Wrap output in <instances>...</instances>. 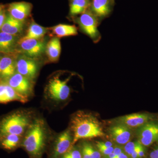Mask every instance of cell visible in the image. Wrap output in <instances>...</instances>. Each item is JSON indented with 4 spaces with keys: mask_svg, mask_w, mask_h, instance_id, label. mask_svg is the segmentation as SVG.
Here are the masks:
<instances>
[{
    "mask_svg": "<svg viewBox=\"0 0 158 158\" xmlns=\"http://www.w3.org/2000/svg\"><path fill=\"white\" fill-rule=\"evenodd\" d=\"M70 130L73 135V145L81 139H91L105 135L98 119L90 113L79 111L73 114L70 120Z\"/></svg>",
    "mask_w": 158,
    "mask_h": 158,
    "instance_id": "cell-1",
    "label": "cell"
},
{
    "mask_svg": "<svg viewBox=\"0 0 158 158\" xmlns=\"http://www.w3.org/2000/svg\"><path fill=\"white\" fill-rule=\"evenodd\" d=\"M50 135L44 119L35 117L24 135L22 145L31 156H39L43 152Z\"/></svg>",
    "mask_w": 158,
    "mask_h": 158,
    "instance_id": "cell-2",
    "label": "cell"
},
{
    "mask_svg": "<svg viewBox=\"0 0 158 158\" xmlns=\"http://www.w3.org/2000/svg\"><path fill=\"white\" fill-rule=\"evenodd\" d=\"M28 110H19L5 116L0 121V139L11 134L24 135L34 118Z\"/></svg>",
    "mask_w": 158,
    "mask_h": 158,
    "instance_id": "cell-3",
    "label": "cell"
},
{
    "mask_svg": "<svg viewBox=\"0 0 158 158\" xmlns=\"http://www.w3.org/2000/svg\"><path fill=\"white\" fill-rule=\"evenodd\" d=\"M70 77L63 78L61 73L54 74L49 79L46 85L44 97L46 99L55 105L66 101L70 96L71 90L68 83Z\"/></svg>",
    "mask_w": 158,
    "mask_h": 158,
    "instance_id": "cell-4",
    "label": "cell"
},
{
    "mask_svg": "<svg viewBox=\"0 0 158 158\" xmlns=\"http://www.w3.org/2000/svg\"><path fill=\"white\" fill-rule=\"evenodd\" d=\"M138 141L144 146H149L158 142V122H148L138 128Z\"/></svg>",
    "mask_w": 158,
    "mask_h": 158,
    "instance_id": "cell-5",
    "label": "cell"
},
{
    "mask_svg": "<svg viewBox=\"0 0 158 158\" xmlns=\"http://www.w3.org/2000/svg\"><path fill=\"white\" fill-rule=\"evenodd\" d=\"M7 84L21 95L29 98L33 94V81L16 72L8 80Z\"/></svg>",
    "mask_w": 158,
    "mask_h": 158,
    "instance_id": "cell-6",
    "label": "cell"
},
{
    "mask_svg": "<svg viewBox=\"0 0 158 158\" xmlns=\"http://www.w3.org/2000/svg\"><path fill=\"white\" fill-rule=\"evenodd\" d=\"M70 129L60 133L54 140L52 158H60L68 151L72 146L73 136Z\"/></svg>",
    "mask_w": 158,
    "mask_h": 158,
    "instance_id": "cell-7",
    "label": "cell"
},
{
    "mask_svg": "<svg viewBox=\"0 0 158 158\" xmlns=\"http://www.w3.org/2000/svg\"><path fill=\"white\" fill-rule=\"evenodd\" d=\"M16 72L33 81L37 77L38 65L32 58L23 56L16 60Z\"/></svg>",
    "mask_w": 158,
    "mask_h": 158,
    "instance_id": "cell-8",
    "label": "cell"
},
{
    "mask_svg": "<svg viewBox=\"0 0 158 158\" xmlns=\"http://www.w3.org/2000/svg\"><path fill=\"white\" fill-rule=\"evenodd\" d=\"M18 44L19 45L21 51L30 58L39 56L46 48L45 43L41 39L19 40Z\"/></svg>",
    "mask_w": 158,
    "mask_h": 158,
    "instance_id": "cell-9",
    "label": "cell"
},
{
    "mask_svg": "<svg viewBox=\"0 0 158 158\" xmlns=\"http://www.w3.org/2000/svg\"><path fill=\"white\" fill-rule=\"evenodd\" d=\"M78 21L82 30L89 37L94 39L97 36L98 22L96 15L86 11L81 15Z\"/></svg>",
    "mask_w": 158,
    "mask_h": 158,
    "instance_id": "cell-10",
    "label": "cell"
},
{
    "mask_svg": "<svg viewBox=\"0 0 158 158\" xmlns=\"http://www.w3.org/2000/svg\"><path fill=\"white\" fill-rule=\"evenodd\" d=\"M153 116L148 113H133L121 116L117 119V123L124 125L130 128H139L152 120Z\"/></svg>",
    "mask_w": 158,
    "mask_h": 158,
    "instance_id": "cell-11",
    "label": "cell"
},
{
    "mask_svg": "<svg viewBox=\"0 0 158 158\" xmlns=\"http://www.w3.org/2000/svg\"><path fill=\"white\" fill-rule=\"evenodd\" d=\"M29 98L17 93L7 83L0 82V103H7L10 102L18 101L25 103Z\"/></svg>",
    "mask_w": 158,
    "mask_h": 158,
    "instance_id": "cell-12",
    "label": "cell"
},
{
    "mask_svg": "<svg viewBox=\"0 0 158 158\" xmlns=\"http://www.w3.org/2000/svg\"><path fill=\"white\" fill-rule=\"evenodd\" d=\"M32 9L31 3L27 2H16L11 3L8 6V12L15 19L24 21L31 15Z\"/></svg>",
    "mask_w": 158,
    "mask_h": 158,
    "instance_id": "cell-13",
    "label": "cell"
},
{
    "mask_svg": "<svg viewBox=\"0 0 158 158\" xmlns=\"http://www.w3.org/2000/svg\"><path fill=\"white\" fill-rule=\"evenodd\" d=\"M109 132L114 141L119 144H126L131 137V128L120 123H117L111 127Z\"/></svg>",
    "mask_w": 158,
    "mask_h": 158,
    "instance_id": "cell-14",
    "label": "cell"
},
{
    "mask_svg": "<svg viewBox=\"0 0 158 158\" xmlns=\"http://www.w3.org/2000/svg\"><path fill=\"white\" fill-rule=\"evenodd\" d=\"M24 26V21L15 19L8 13L6 15V19L0 29L1 32L17 36L22 32Z\"/></svg>",
    "mask_w": 158,
    "mask_h": 158,
    "instance_id": "cell-15",
    "label": "cell"
},
{
    "mask_svg": "<svg viewBox=\"0 0 158 158\" xmlns=\"http://www.w3.org/2000/svg\"><path fill=\"white\" fill-rule=\"evenodd\" d=\"M18 42L17 36L0 32V53L13 55Z\"/></svg>",
    "mask_w": 158,
    "mask_h": 158,
    "instance_id": "cell-16",
    "label": "cell"
},
{
    "mask_svg": "<svg viewBox=\"0 0 158 158\" xmlns=\"http://www.w3.org/2000/svg\"><path fill=\"white\" fill-rule=\"evenodd\" d=\"M10 55H6L0 59V77L7 81L16 72V60Z\"/></svg>",
    "mask_w": 158,
    "mask_h": 158,
    "instance_id": "cell-17",
    "label": "cell"
},
{
    "mask_svg": "<svg viewBox=\"0 0 158 158\" xmlns=\"http://www.w3.org/2000/svg\"><path fill=\"white\" fill-rule=\"evenodd\" d=\"M59 37L52 38L46 46V52L48 60L51 62L58 61L61 53V43Z\"/></svg>",
    "mask_w": 158,
    "mask_h": 158,
    "instance_id": "cell-18",
    "label": "cell"
},
{
    "mask_svg": "<svg viewBox=\"0 0 158 158\" xmlns=\"http://www.w3.org/2000/svg\"><path fill=\"white\" fill-rule=\"evenodd\" d=\"M51 29L56 37L59 38L74 36L78 34L77 29L75 25L60 24L53 27Z\"/></svg>",
    "mask_w": 158,
    "mask_h": 158,
    "instance_id": "cell-19",
    "label": "cell"
},
{
    "mask_svg": "<svg viewBox=\"0 0 158 158\" xmlns=\"http://www.w3.org/2000/svg\"><path fill=\"white\" fill-rule=\"evenodd\" d=\"M47 32L45 28L41 27L35 23H33L29 27L25 36H24L20 40L33 39H40L45 35Z\"/></svg>",
    "mask_w": 158,
    "mask_h": 158,
    "instance_id": "cell-20",
    "label": "cell"
},
{
    "mask_svg": "<svg viewBox=\"0 0 158 158\" xmlns=\"http://www.w3.org/2000/svg\"><path fill=\"white\" fill-rule=\"evenodd\" d=\"M92 7L96 16L99 17L106 16L110 12V0H93Z\"/></svg>",
    "mask_w": 158,
    "mask_h": 158,
    "instance_id": "cell-21",
    "label": "cell"
},
{
    "mask_svg": "<svg viewBox=\"0 0 158 158\" xmlns=\"http://www.w3.org/2000/svg\"><path fill=\"white\" fill-rule=\"evenodd\" d=\"M23 135L11 134L0 139L1 145L4 149L11 150L16 148L22 141Z\"/></svg>",
    "mask_w": 158,
    "mask_h": 158,
    "instance_id": "cell-22",
    "label": "cell"
},
{
    "mask_svg": "<svg viewBox=\"0 0 158 158\" xmlns=\"http://www.w3.org/2000/svg\"><path fill=\"white\" fill-rule=\"evenodd\" d=\"M90 5L89 0H73L70 6V14L76 15L83 14L87 11Z\"/></svg>",
    "mask_w": 158,
    "mask_h": 158,
    "instance_id": "cell-23",
    "label": "cell"
},
{
    "mask_svg": "<svg viewBox=\"0 0 158 158\" xmlns=\"http://www.w3.org/2000/svg\"><path fill=\"white\" fill-rule=\"evenodd\" d=\"M140 142L139 141H129L125 144L124 150L125 153L128 156H131L135 149L139 146Z\"/></svg>",
    "mask_w": 158,
    "mask_h": 158,
    "instance_id": "cell-24",
    "label": "cell"
},
{
    "mask_svg": "<svg viewBox=\"0 0 158 158\" xmlns=\"http://www.w3.org/2000/svg\"><path fill=\"white\" fill-rule=\"evenodd\" d=\"M83 147L88 152L91 158H101L100 153L94 149L90 144L87 143H84Z\"/></svg>",
    "mask_w": 158,
    "mask_h": 158,
    "instance_id": "cell-25",
    "label": "cell"
},
{
    "mask_svg": "<svg viewBox=\"0 0 158 158\" xmlns=\"http://www.w3.org/2000/svg\"><path fill=\"white\" fill-rule=\"evenodd\" d=\"M60 158H82V155L78 150L72 148L69 149Z\"/></svg>",
    "mask_w": 158,
    "mask_h": 158,
    "instance_id": "cell-26",
    "label": "cell"
},
{
    "mask_svg": "<svg viewBox=\"0 0 158 158\" xmlns=\"http://www.w3.org/2000/svg\"><path fill=\"white\" fill-rule=\"evenodd\" d=\"M97 147L99 150L100 152L106 156L111 153L113 152L114 149V147L113 146L109 148L101 147V146H97Z\"/></svg>",
    "mask_w": 158,
    "mask_h": 158,
    "instance_id": "cell-27",
    "label": "cell"
},
{
    "mask_svg": "<svg viewBox=\"0 0 158 158\" xmlns=\"http://www.w3.org/2000/svg\"><path fill=\"white\" fill-rule=\"evenodd\" d=\"M97 146H101V147L109 148L113 146V144L110 141L106 142H100L98 141L96 143Z\"/></svg>",
    "mask_w": 158,
    "mask_h": 158,
    "instance_id": "cell-28",
    "label": "cell"
},
{
    "mask_svg": "<svg viewBox=\"0 0 158 158\" xmlns=\"http://www.w3.org/2000/svg\"><path fill=\"white\" fill-rule=\"evenodd\" d=\"M6 11L5 9H3L0 12V29L2 27L3 24L4 23V21L6 19Z\"/></svg>",
    "mask_w": 158,
    "mask_h": 158,
    "instance_id": "cell-29",
    "label": "cell"
},
{
    "mask_svg": "<svg viewBox=\"0 0 158 158\" xmlns=\"http://www.w3.org/2000/svg\"><path fill=\"white\" fill-rule=\"evenodd\" d=\"M150 158H158V145L152 151L149 155Z\"/></svg>",
    "mask_w": 158,
    "mask_h": 158,
    "instance_id": "cell-30",
    "label": "cell"
},
{
    "mask_svg": "<svg viewBox=\"0 0 158 158\" xmlns=\"http://www.w3.org/2000/svg\"><path fill=\"white\" fill-rule=\"evenodd\" d=\"M144 155H145V149H144V146L141 144L138 150V157L142 158Z\"/></svg>",
    "mask_w": 158,
    "mask_h": 158,
    "instance_id": "cell-31",
    "label": "cell"
},
{
    "mask_svg": "<svg viewBox=\"0 0 158 158\" xmlns=\"http://www.w3.org/2000/svg\"><path fill=\"white\" fill-rule=\"evenodd\" d=\"M122 152H123L122 149L119 146H116V147H114L113 152L116 156L119 155Z\"/></svg>",
    "mask_w": 158,
    "mask_h": 158,
    "instance_id": "cell-32",
    "label": "cell"
},
{
    "mask_svg": "<svg viewBox=\"0 0 158 158\" xmlns=\"http://www.w3.org/2000/svg\"><path fill=\"white\" fill-rule=\"evenodd\" d=\"M141 143L139 144V146H138L134 150L132 153L131 155V158H139L138 157V150H139V147H140V145H141Z\"/></svg>",
    "mask_w": 158,
    "mask_h": 158,
    "instance_id": "cell-33",
    "label": "cell"
},
{
    "mask_svg": "<svg viewBox=\"0 0 158 158\" xmlns=\"http://www.w3.org/2000/svg\"><path fill=\"white\" fill-rule=\"evenodd\" d=\"M82 156L83 158H91L88 152L84 147L82 148Z\"/></svg>",
    "mask_w": 158,
    "mask_h": 158,
    "instance_id": "cell-34",
    "label": "cell"
},
{
    "mask_svg": "<svg viewBox=\"0 0 158 158\" xmlns=\"http://www.w3.org/2000/svg\"><path fill=\"white\" fill-rule=\"evenodd\" d=\"M114 158H128V156L125 153L122 152L119 155L116 156V157Z\"/></svg>",
    "mask_w": 158,
    "mask_h": 158,
    "instance_id": "cell-35",
    "label": "cell"
},
{
    "mask_svg": "<svg viewBox=\"0 0 158 158\" xmlns=\"http://www.w3.org/2000/svg\"><path fill=\"white\" fill-rule=\"evenodd\" d=\"M116 156L114 154V153L112 152L111 153H110V154L106 156V158H114L116 157Z\"/></svg>",
    "mask_w": 158,
    "mask_h": 158,
    "instance_id": "cell-36",
    "label": "cell"
},
{
    "mask_svg": "<svg viewBox=\"0 0 158 158\" xmlns=\"http://www.w3.org/2000/svg\"><path fill=\"white\" fill-rule=\"evenodd\" d=\"M4 8H5V6H4V5L0 4V12L4 9Z\"/></svg>",
    "mask_w": 158,
    "mask_h": 158,
    "instance_id": "cell-37",
    "label": "cell"
},
{
    "mask_svg": "<svg viewBox=\"0 0 158 158\" xmlns=\"http://www.w3.org/2000/svg\"></svg>",
    "mask_w": 158,
    "mask_h": 158,
    "instance_id": "cell-38",
    "label": "cell"
}]
</instances>
